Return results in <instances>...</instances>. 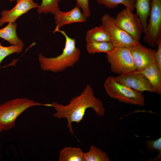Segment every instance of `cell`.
<instances>
[{"label": "cell", "instance_id": "1", "mask_svg": "<svg viewBox=\"0 0 161 161\" xmlns=\"http://www.w3.org/2000/svg\"><path fill=\"white\" fill-rule=\"evenodd\" d=\"M55 111L53 116L59 119L66 118L67 126L69 131L74 135L72 123H79L83 119L86 110L93 109L97 115L103 116L105 114V108L102 101L94 95L92 87L87 84L79 95L73 97L69 103L66 105L54 102L50 104Z\"/></svg>", "mask_w": 161, "mask_h": 161}, {"label": "cell", "instance_id": "2", "mask_svg": "<svg viewBox=\"0 0 161 161\" xmlns=\"http://www.w3.org/2000/svg\"><path fill=\"white\" fill-rule=\"evenodd\" d=\"M56 32L61 33L65 38V47L61 54L53 58L46 57L41 53L38 56L40 68L44 71L55 73L73 67L78 61L81 54L80 50L76 47L75 38L69 36L64 30L55 28L52 32Z\"/></svg>", "mask_w": 161, "mask_h": 161}, {"label": "cell", "instance_id": "3", "mask_svg": "<svg viewBox=\"0 0 161 161\" xmlns=\"http://www.w3.org/2000/svg\"><path fill=\"white\" fill-rule=\"evenodd\" d=\"M48 106L26 97L17 98L0 104V125L3 130L8 131L16 125L18 116L28 108L35 106Z\"/></svg>", "mask_w": 161, "mask_h": 161}, {"label": "cell", "instance_id": "4", "mask_svg": "<svg viewBox=\"0 0 161 161\" xmlns=\"http://www.w3.org/2000/svg\"><path fill=\"white\" fill-rule=\"evenodd\" d=\"M103 87L106 93L110 97L120 102L139 106L145 105V98L142 93L118 82L114 77L107 78Z\"/></svg>", "mask_w": 161, "mask_h": 161}, {"label": "cell", "instance_id": "5", "mask_svg": "<svg viewBox=\"0 0 161 161\" xmlns=\"http://www.w3.org/2000/svg\"><path fill=\"white\" fill-rule=\"evenodd\" d=\"M106 54V58L112 72L121 75L136 70L128 47H114Z\"/></svg>", "mask_w": 161, "mask_h": 161}, {"label": "cell", "instance_id": "6", "mask_svg": "<svg viewBox=\"0 0 161 161\" xmlns=\"http://www.w3.org/2000/svg\"><path fill=\"white\" fill-rule=\"evenodd\" d=\"M150 18L144 41L149 46H157L161 39V0H151Z\"/></svg>", "mask_w": 161, "mask_h": 161}, {"label": "cell", "instance_id": "7", "mask_svg": "<svg viewBox=\"0 0 161 161\" xmlns=\"http://www.w3.org/2000/svg\"><path fill=\"white\" fill-rule=\"evenodd\" d=\"M114 18L105 14L101 18V24L109 32L111 42L114 47H128L139 43L118 26Z\"/></svg>", "mask_w": 161, "mask_h": 161}, {"label": "cell", "instance_id": "8", "mask_svg": "<svg viewBox=\"0 0 161 161\" xmlns=\"http://www.w3.org/2000/svg\"><path fill=\"white\" fill-rule=\"evenodd\" d=\"M114 21L134 40L139 42L143 33V27L140 19L136 13L126 7L117 14Z\"/></svg>", "mask_w": 161, "mask_h": 161}, {"label": "cell", "instance_id": "9", "mask_svg": "<svg viewBox=\"0 0 161 161\" xmlns=\"http://www.w3.org/2000/svg\"><path fill=\"white\" fill-rule=\"evenodd\" d=\"M118 82L125 84L138 92L148 91L159 94L145 77L136 70L114 77Z\"/></svg>", "mask_w": 161, "mask_h": 161}, {"label": "cell", "instance_id": "10", "mask_svg": "<svg viewBox=\"0 0 161 161\" xmlns=\"http://www.w3.org/2000/svg\"><path fill=\"white\" fill-rule=\"evenodd\" d=\"M128 48L131 54L136 70H142L155 62L156 50L147 48L140 42Z\"/></svg>", "mask_w": 161, "mask_h": 161}, {"label": "cell", "instance_id": "11", "mask_svg": "<svg viewBox=\"0 0 161 161\" xmlns=\"http://www.w3.org/2000/svg\"><path fill=\"white\" fill-rule=\"evenodd\" d=\"M38 5L33 0H18L15 6L9 10H4L1 13L0 27L6 23H13L20 16L31 9L37 8Z\"/></svg>", "mask_w": 161, "mask_h": 161}, {"label": "cell", "instance_id": "12", "mask_svg": "<svg viewBox=\"0 0 161 161\" xmlns=\"http://www.w3.org/2000/svg\"><path fill=\"white\" fill-rule=\"evenodd\" d=\"M53 15L56 25L55 28L59 29L64 25L87 21V17L82 13L80 8L76 5L68 12H63L59 10Z\"/></svg>", "mask_w": 161, "mask_h": 161}, {"label": "cell", "instance_id": "13", "mask_svg": "<svg viewBox=\"0 0 161 161\" xmlns=\"http://www.w3.org/2000/svg\"><path fill=\"white\" fill-rule=\"evenodd\" d=\"M136 70L143 74L159 94L161 95V70L155 62L142 70Z\"/></svg>", "mask_w": 161, "mask_h": 161}, {"label": "cell", "instance_id": "14", "mask_svg": "<svg viewBox=\"0 0 161 161\" xmlns=\"http://www.w3.org/2000/svg\"><path fill=\"white\" fill-rule=\"evenodd\" d=\"M16 22L9 23L4 27L0 29V38L9 42L11 45H19L24 47L23 41L17 36Z\"/></svg>", "mask_w": 161, "mask_h": 161}, {"label": "cell", "instance_id": "15", "mask_svg": "<svg viewBox=\"0 0 161 161\" xmlns=\"http://www.w3.org/2000/svg\"><path fill=\"white\" fill-rule=\"evenodd\" d=\"M151 2V0H135V13L140 19L144 34L147 30V20L150 11Z\"/></svg>", "mask_w": 161, "mask_h": 161}, {"label": "cell", "instance_id": "16", "mask_svg": "<svg viewBox=\"0 0 161 161\" xmlns=\"http://www.w3.org/2000/svg\"><path fill=\"white\" fill-rule=\"evenodd\" d=\"M86 39V42L92 41L111 42L109 32L102 24L88 30Z\"/></svg>", "mask_w": 161, "mask_h": 161}, {"label": "cell", "instance_id": "17", "mask_svg": "<svg viewBox=\"0 0 161 161\" xmlns=\"http://www.w3.org/2000/svg\"><path fill=\"white\" fill-rule=\"evenodd\" d=\"M83 152L79 148L66 147L61 150L60 161H83Z\"/></svg>", "mask_w": 161, "mask_h": 161}, {"label": "cell", "instance_id": "18", "mask_svg": "<svg viewBox=\"0 0 161 161\" xmlns=\"http://www.w3.org/2000/svg\"><path fill=\"white\" fill-rule=\"evenodd\" d=\"M86 50L90 54L111 51L114 47L111 42L92 41L86 42Z\"/></svg>", "mask_w": 161, "mask_h": 161}, {"label": "cell", "instance_id": "19", "mask_svg": "<svg viewBox=\"0 0 161 161\" xmlns=\"http://www.w3.org/2000/svg\"><path fill=\"white\" fill-rule=\"evenodd\" d=\"M83 161H109L106 153L101 149L91 145L88 151L83 153Z\"/></svg>", "mask_w": 161, "mask_h": 161}, {"label": "cell", "instance_id": "20", "mask_svg": "<svg viewBox=\"0 0 161 161\" xmlns=\"http://www.w3.org/2000/svg\"><path fill=\"white\" fill-rule=\"evenodd\" d=\"M61 0H42L41 4L37 8L38 13H51L54 14L59 10V3Z\"/></svg>", "mask_w": 161, "mask_h": 161}, {"label": "cell", "instance_id": "21", "mask_svg": "<svg viewBox=\"0 0 161 161\" xmlns=\"http://www.w3.org/2000/svg\"><path fill=\"white\" fill-rule=\"evenodd\" d=\"M99 4L110 9L114 8L122 4L133 12L135 10V0H96Z\"/></svg>", "mask_w": 161, "mask_h": 161}, {"label": "cell", "instance_id": "22", "mask_svg": "<svg viewBox=\"0 0 161 161\" xmlns=\"http://www.w3.org/2000/svg\"><path fill=\"white\" fill-rule=\"evenodd\" d=\"M23 48L21 46L16 45L4 46L0 42V67L2 61L6 57L14 53H19L21 52Z\"/></svg>", "mask_w": 161, "mask_h": 161}, {"label": "cell", "instance_id": "23", "mask_svg": "<svg viewBox=\"0 0 161 161\" xmlns=\"http://www.w3.org/2000/svg\"><path fill=\"white\" fill-rule=\"evenodd\" d=\"M145 146L149 151L154 152L158 151V155L152 160L160 161L161 158V137H160L155 140H147L145 141Z\"/></svg>", "mask_w": 161, "mask_h": 161}, {"label": "cell", "instance_id": "24", "mask_svg": "<svg viewBox=\"0 0 161 161\" xmlns=\"http://www.w3.org/2000/svg\"><path fill=\"white\" fill-rule=\"evenodd\" d=\"M76 6L82 9L83 13L87 18L91 14L89 6V0H76Z\"/></svg>", "mask_w": 161, "mask_h": 161}, {"label": "cell", "instance_id": "25", "mask_svg": "<svg viewBox=\"0 0 161 161\" xmlns=\"http://www.w3.org/2000/svg\"><path fill=\"white\" fill-rule=\"evenodd\" d=\"M157 50L155 54V62L159 69L161 70V39L158 41Z\"/></svg>", "mask_w": 161, "mask_h": 161}, {"label": "cell", "instance_id": "26", "mask_svg": "<svg viewBox=\"0 0 161 161\" xmlns=\"http://www.w3.org/2000/svg\"><path fill=\"white\" fill-rule=\"evenodd\" d=\"M3 131L2 128L0 125V134L2 131Z\"/></svg>", "mask_w": 161, "mask_h": 161}, {"label": "cell", "instance_id": "27", "mask_svg": "<svg viewBox=\"0 0 161 161\" xmlns=\"http://www.w3.org/2000/svg\"><path fill=\"white\" fill-rule=\"evenodd\" d=\"M8 0L10 2H12V1H16L18 0Z\"/></svg>", "mask_w": 161, "mask_h": 161}]
</instances>
